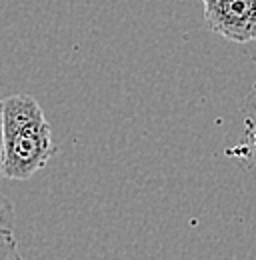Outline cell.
I'll return each mask as SVG.
<instances>
[{"mask_svg":"<svg viewBox=\"0 0 256 260\" xmlns=\"http://www.w3.org/2000/svg\"><path fill=\"white\" fill-rule=\"evenodd\" d=\"M4 178L28 180L56 154L52 130L38 100L18 92L2 100Z\"/></svg>","mask_w":256,"mask_h":260,"instance_id":"cell-1","label":"cell"},{"mask_svg":"<svg viewBox=\"0 0 256 260\" xmlns=\"http://www.w3.org/2000/svg\"><path fill=\"white\" fill-rule=\"evenodd\" d=\"M208 30L236 44L256 40V0H202Z\"/></svg>","mask_w":256,"mask_h":260,"instance_id":"cell-2","label":"cell"},{"mask_svg":"<svg viewBox=\"0 0 256 260\" xmlns=\"http://www.w3.org/2000/svg\"><path fill=\"white\" fill-rule=\"evenodd\" d=\"M0 260H22L14 228H0Z\"/></svg>","mask_w":256,"mask_h":260,"instance_id":"cell-3","label":"cell"},{"mask_svg":"<svg viewBox=\"0 0 256 260\" xmlns=\"http://www.w3.org/2000/svg\"><path fill=\"white\" fill-rule=\"evenodd\" d=\"M0 228H14V204L0 192Z\"/></svg>","mask_w":256,"mask_h":260,"instance_id":"cell-4","label":"cell"},{"mask_svg":"<svg viewBox=\"0 0 256 260\" xmlns=\"http://www.w3.org/2000/svg\"><path fill=\"white\" fill-rule=\"evenodd\" d=\"M0 178H4V118H2V100H0Z\"/></svg>","mask_w":256,"mask_h":260,"instance_id":"cell-5","label":"cell"}]
</instances>
